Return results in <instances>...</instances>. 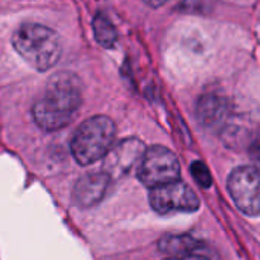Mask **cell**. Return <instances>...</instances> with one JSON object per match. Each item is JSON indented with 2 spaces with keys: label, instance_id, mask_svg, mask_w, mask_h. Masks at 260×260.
Masks as SVG:
<instances>
[{
  "label": "cell",
  "instance_id": "cell-15",
  "mask_svg": "<svg viewBox=\"0 0 260 260\" xmlns=\"http://www.w3.org/2000/svg\"><path fill=\"white\" fill-rule=\"evenodd\" d=\"M146 2H147L152 8H158V7H162L164 4H167L169 0H146Z\"/></svg>",
  "mask_w": 260,
  "mask_h": 260
},
{
  "label": "cell",
  "instance_id": "cell-6",
  "mask_svg": "<svg viewBox=\"0 0 260 260\" xmlns=\"http://www.w3.org/2000/svg\"><path fill=\"white\" fill-rule=\"evenodd\" d=\"M150 205L159 214L193 213L199 208V198L187 184L175 181L153 188L150 193Z\"/></svg>",
  "mask_w": 260,
  "mask_h": 260
},
{
  "label": "cell",
  "instance_id": "cell-4",
  "mask_svg": "<svg viewBox=\"0 0 260 260\" xmlns=\"http://www.w3.org/2000/svg\"><path fill=\"white\" fill-rule=\"evenodd\" d=\"M137 176L146 187L153 190L179 181L181 166L172 150L162 146H153L146 149L137 167Z\"/></svg>",
  "mask_w": 260,
  "mask_h": 260
},
{
  "label": "cell",
  "instance_id": "cell-9",
  "mask_svg": "<svg viewBox=\"0 0 260 260\" xmlns=\"http://www.w3.org/2000/svg\"><path fill=\"white\" fill-rule=\"evenodd\" d=\"M110 181L112 179L104 172H95L81 176L74 185V202L83 208L96 205L104 198Z\"/></svg>",
  "mask_w": 260,
  "mask_h": 260
},
{
  "label": "cell",
  "instance_id": "cell-1",
  "mask_svg": "<svg viewBox=\"0 0 260 260\" xmlns=\"http://www.w3.org/2000/svg\"><path fill=\"white\" fill-rule=\"evenodd\" d=\"M83 103V83L72 72L54 74L46 86L45 95L32 106V118L36 124L55 132L72 122Z\"/></svg>",
  "mask_w": 260,
  "mask_h": 260
},
{
  "label": "cell",
  "instance_id": "cell-5",
  "mask_svg": "<svg viewBox=\"0 0 260 260\" xmlns=\"http://www.w3.org/2000/svg\"><path fill=\"white\" fill-rule=\"evenodd\" d=\"M228 191L236 207L246 216L260 214V170L252 166L236 167L228 176Z\"/></svg>",
  "mask_w": 260,
  "mask_h": 260
},
{
  "label": "cell",
  "instance_id": "cell-7",
  "mask_svg": "<svg viewBox=\"0 0 260 260\" xmlns=\"http://www.w3.org/2000/svg\"><path fill=\"white\" fill-rule=\"evenodd\" d=\"M146 152L144 144L137 138H127L112 146L104 159L103 172L110 178H122L135 170Z\"/></svg>",
  "mask_w": 260,
  "mask_h": 260
},
{
  "label": "cell",
  "instance_id": "cell-10",
  "mask_svg": "<svg viewBox=\"0 0 260 260\" xmlns=\"http://www.w3.org/2000/svg\"><path fill=\"white\" fill-rule=\"evenodd\" d=\"M158 248L169 257H181L190 255L202 246L201 242L190 234H167L159 240Z\"/></svg>",
  "mask_w": 260,
  "mask_h": 260
},
{
  "label": "cell",
  "instance_id": "cell-14",
  "mask_svg": "<svg viewBox=\"0 0 260 260\" xmlns=\"http://www.w3.org/2000/svg\"><path fill=\"white\" fill-rule=\"evenodd\" d=\"M166 260H210V258L198 255V254H190V255H181V257H169Z\"/></svg>",
  "mask_w": 260,
  "mask_h": 260
},
{
  "label": "cell",
  "instance_id": "cell-2",
  "mask_svg": "<svg viewBox=\"0 0 260 260\" xmlns=\"http://www.w3.org/2000/svg\"><path fill=\"white\" fill-rule=\"evenodd\" d=\"M11 42L16 52L40 72L54 68L61 57L58 34L40 23H23L14 31Z\"/></svg>",
  "mask_w": 260,
  "mask_h": 260
},
{
  "label": "cell",
  "instance_id": "cell-8",
  "mask_svg": "<svg viewBox=\"0 0 260 260\" xmlns=\"http://www.w3.org/2000/svg\"><path fill=\"white\" fill-rule=\"evenodd\" d=\"M230 115V104L226 98L216 93H205L196 103V118L201 127L208 132L220 130Z\"/></svg>",
  "mask_w": 260,
  "mask_h": 260
},
{
  "label": "cell",
  "instance_id": "cell-3",
  "mask_svg": "<svg viewBox=\"0 0 260 260\" xmlns=\"http://www.w3.org/2000/svg\"><path fill=\"white\" fill-rule=\"evenodd\" d=\"M116 135L115 122L104 115L86 119L71 140V153L80 166H89L103 159Z\"/></svg>",
  "mask_w": 260,
  "mask_h": 260
},
{
  "label": "cell",
  "instance_id": "cell-13",
  "mask_svg": "<svg viewBox=\"0 0 260 260\" xmlns=\"http://www.w3.org/2000/svg\"><path fill=\"white\" fill-rule=\"evenodd\" d=\"M248 152H249V156H251L255 162L260 164V130L252 137Z\"/></svg>",
  "mask_w": 260,
  "mask_h": 260
},
{
  "label": "cell",
  "instance_id": "cell-11",
  "mask_svg": "<svg viewBox=\"0 0 260 260\" xmlns=\"http://www.w3.org/2000/svg\"><path fill=\"white\" fill-rule=\"evenodd\" d=\"M93 28V36L95 40L106 49H110L116 45L118 40V32L116 28L113 26V23L109 20V17L103 13H98L93 19L92 23Z\"/></svg>",
  "mask_w": 260,
  "mask_h": 260
},
{
  "label": "cell",
  "instance_id": "cell-12",
  "mask_svg": "<svg viewBox=\"0 0 260 260\" xmlns=\"http://www.w3.org/2000/svg\"><path fill=\"white\" fill-rule=\"evenodd\" d=\"M190 172H191L194 181H196L202 188H210V187H211L213 179H211L210 170H208V167H207L202 161H194V162L190 166Z\"/></svg>",
  "mask_w": 260,
  "mask_h": 260
}]
</instances>
